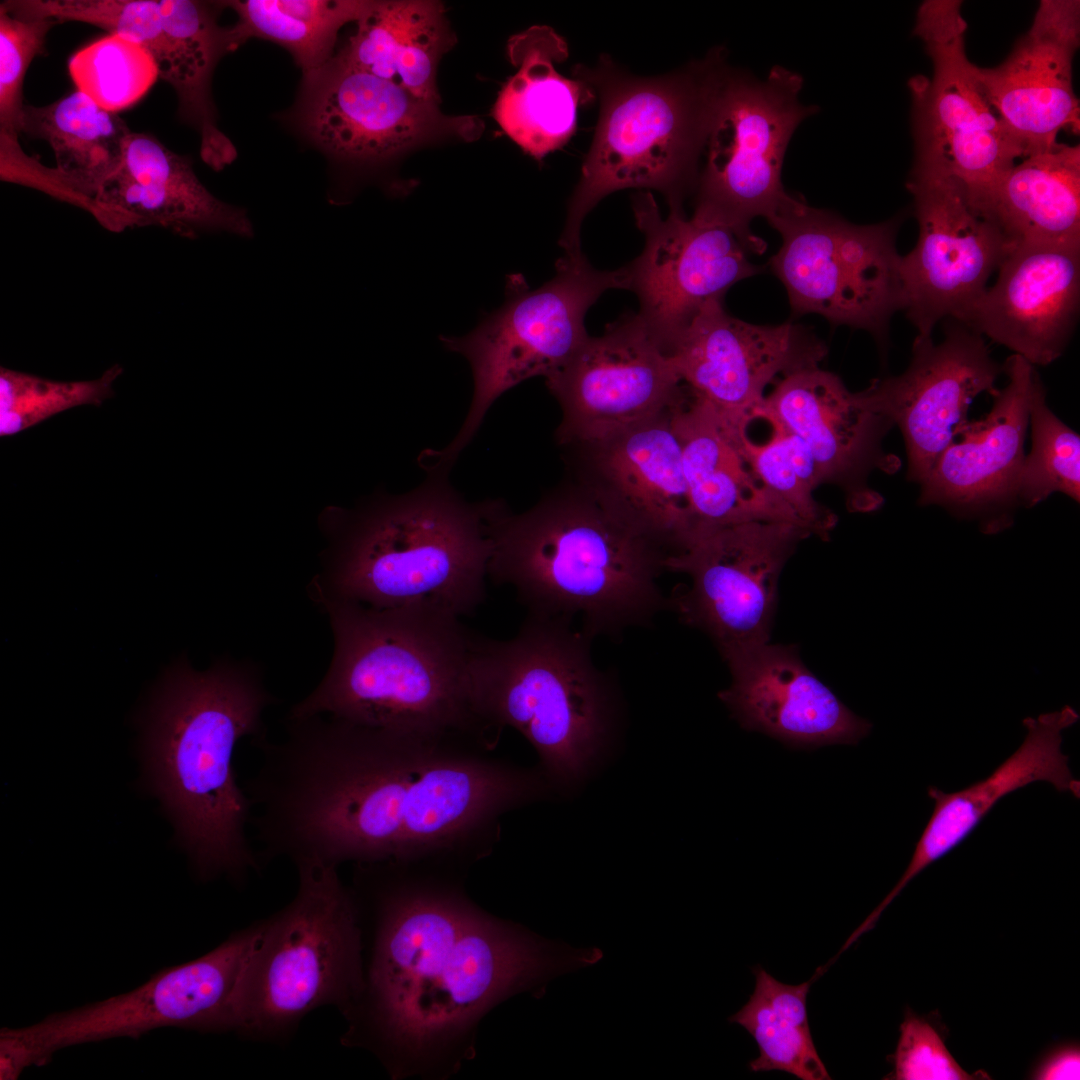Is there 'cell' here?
<instances>
[{
	"label": "cell",
	"instance_id": "1",
	"mask_svg": "<svg viewBox=\"0 0 1080 1080\" xmlns=\"http://www.w3.org/2000/svg\"><path fill=\"white\" fill-rule=\"evenodd\" d=\"M467 733L401 732L328 715L286 718L254 745L243 788L266 863L391 862L486 853L500 817L546 794L544 775L489 753Z\"/></svg>",
	"mask_w": 1080,
	"mask_h": 1080
},
{
	"label": "cell",
	"instance_id": "2",
	"mask_svg": "<svg viewBox=\"0 0 1080 1080\" xmlns=\"http://www.w3.org/2000/svg\"><path fill=\"white\" fill-rule=\"evenodd\" d=\"M357 866L351 890L376 928L342 1042L371 1048L394 1076L445 1053L499 1001L602 958L491 917L457 890L413 883L396 863Z\"/></svg>",
	"mask_w": 1080,
	"mask_h": 1080
},
{
	"label": "cell",
	"instance_id": "3",
	"mask_svg": "<svg viewBox=\"0 0 1080 1080\" xmlns=\"http://www.w3.org/2000/svg\"><path fill=\"white\" fill-rule=\"evenodd\" d=\"M274 702L258 666L229 659L198 671L183 656L157 688L144 744L150 785L201 880L242 884L265 865L248 838L254 808L233 762L241 739L266 734Z\"/></svg>",
	"mask_w": 1080,
	"mask_h": 1080
},
{
	"label": "cell",
	"instance_id": "4",
	"mask_svg": "<svg viewBox=\"0 0 1080 1080\" xmlns=\"http://www.w3.org/2000/svg\"><path fill=\"white\" fill-rule=\"evenodd\" d=\"M488 577L512 586L528 614L581 620V632L619 636L670 606L657 579L668 551L581 484L520 514L497 503Z\"/></svg>",
	"mask_w": 1080,
	"mask_h": 1080
},
{
	"label": "cell",
	"instance_id": "5",
	"mask_svg": "<svg viewBox=\"0 0 1080 1080\" xmlns=\"http://www.w3.org/2000/svg\"><path fill=\"white\" fill-rule=\"evenodd\" d=\"M432 470L420 487L324 521L329 546L310 584L319 606L415 609L457 618L486 597L495 502L470 504Z\"/></svg>",
	"mask_w": 1080,
	"mask_h": 1080
},
{
	"label": "cell",
	"instance_id": "6",
	"mask_svg": "<svg viewBox=\"0 0 1080 1080\" xmlns=\"http://www.w3.org/2000/svg\"><path fill=\"white\" fill-rule=\"evenodd\" d=\"M320 608L333 633L332 660L288 717L328 715L394 731L486 739L496 733L474 707L471 673L479 635L460 618L344 602Z\"/></svg>",
	"mask_w": 1080,
	"mask_h": 1080
},
{
	"label": "cell",
	"instance_id": "7",
	"mask_svg": "<svg viewBox=\"0 0 1080 1080\" xmlns=\"http://www.w3.org/2000/svg\"><path fill=\"white\" fill-rule=\"evenodd\" d=\"M730 68L722 47L700 60L658 77H638L603 55L592 68H574L600 99L591 147L569 200L559 244L581 252L587 214L605 196L627 189H653L669 210H683L696 187L716 100Z\"/></svg>",
	"mask_w": 1080,
	"mask_h": 1080
},
{
	"label": "cell",
	"instance_id": "8",
	"mask_svg": "<svg viewBox=\"0 0 1080 1080\" xmlns=\"http://www.w3.org/2000/svg\"><path fill=\"white\" fill-rule=\"evenodd\" d=\"M590 641L568 621L528 614L510 639L479 636L472 664L479 717L497 732L519 731L561 788L583 777L612 724V685Z\"/></svg>",
	"mask_w": 1080,
	"mask_h": 1080
},
{
	"label": "cell",
	"instance_id": "9",
	"mask_svg": "<svg viewBox=\"0 0 1080 1080\" xmlns=\"http://www.w3.org/2000/svg\"><path fill=\"white\" fill-rule=\"evenodd\" d=\"M297 891L262 929L238 981L232 1031L245 1039L285 1041L313 1010L344 1016L364 988L360 911L337 868L299 863Z\"/></svg>",
	"mask_w": 1080,
	"mask_h": 1080
},
{
	"label": "cell",
	"instance_id": "10",
	"mask_svg": "<svg viewBox=\"0 0 1080 1080\" xmlns=\"http://www.w3.org/2000/svg\"><path fill=\"white\" fill-rule=\"evenodd\" d=\"M628 284L626 266L599 270L582 252L564 253L552 279L530 289L522 276H509L499 308L464 336H440L446 349L468 360L474 393L458 434L446 448L429 456L433 463L447 468L503 393L529 378H548L561 369L588 337L584 320L589 308L607 290H628Z\"/></svg>",
	"mask_w": 1080,
	"mask_h": 1080
},
{
	"label": "cell",
	"instance_id": "11",
	"mask_svg": "<svg viewBox=\"0 0 1080 1080\" xmlns=\"http://www.w3.org/2000/svg\"><path fill=\"white\" fill-rule=\"evenodd\" d=\"M802 87V76L782 66L762 80L730 66L716 100L692 216L729 228L752 253L766 244L750 223L768 219L788 196L781 181L788 144L819 110L800 102Z\"/></svg>",
	"mask_w": 1080,
	"mask_h": 1080
},
{
	"label": "cell",
	"instance_id": "12",
	"mask_svg": "<svg viewBox=\"0 0 1080 1080\" xmlns=\"http://www.w3.org/2000/svg\"><path fill=\"white\" fill-rule=\"evenodd\" d=\"M767 221L781 236L770 267L792 311L883 339L901 310L898 221L857 225L790 194Z\"/></svg>",
	"mask_w": 1080,
	"mask_h": 1080
},
{
	"label": "cell",
	"instance_id": "13",
	"mask_svg": "<svg viewBox=\"0 0 1080 1080\" xmlns=\"http://www.w3.org/2000/svg\"><path fill=\"white\" fill-rule=\"evenodd\" d=\"M961 1L927 0L918 8L913 33L929 55L932 77L909 80L915 141L913 167L956 178L971 204L985 212L997 187L1024 157L989 104L977 67L965 50Z\"/></svg>",
	"mask_w": 1080,
	"mask_h": 1080
},
{
	"label": "cell",
	"instance_id": "14",
	"mask_svg": "<svg viewBox=\"0 0 1080 1080\" xmlns=\"http://www.w3.org/2000/svg\"><path fill=\"white\" fill-rule=\"evenodd\" d=\"M808 537L794 525L765 521L697 530L664 561L665 570L691 579L670 606L721 654L769 642L781 571Z\"/></svg>",
	"mask_w": 1080,
	"mask_h": 1080
},
{
	"label": "cell",
	"instance_id": "15",
	"mask_svg": "<svg viewBox=\"0 0 1080 1080\" xmlns=\"http://www.w3.org/2000/svg\"><path fill=\"white\" fill-rule=\"evenodd\" d=\"M292 116L316 147L356 164L383 163L446 139L475 141L484 130L479 117L447 115L439 104L360 70L338 54L303 74Z\"/></svg>",
	"mask_w": 1080,
	"mask_h": 1080
},
{
	"label": "cell",
	"instance_id": "16",
	"mask_svg": "<svg viewBox=\"0 0 1080 1080\" xmlns=\"http://www.w3.org/2000/svg\"><path fill=\"white\" fill-rule=\"evenodd\" d=\"M907 189L919 234L914 248L899 258L901 310L917 337L928 338L944 318L966 323L1009 245L951 175L913 167Z\"/></svg>",
	"mask_w": 1080,
	"mask_h": 1080
},
{
	"label": "cell",
	"instance_id": "17",
	"mask_svg": "<svg viewBox=\"0 0 1080 1080\" xmlns=\"http://www.w3.org/2000/svg\"><path fill=\"white\" fill-rule=\"evenodd\" d=\"M261 929L262 922H255L205 955L166 968L128 993L51 1014L28 1030L46 1061L67 1046L136 1038L161 1027L232 1031L235 990Z\"/></svg>",
	"mask_w": 1080,
	"mask_h": 1080
},
{
	"label": "cell",
	"instance_id": "18",
	"mask_svg": "<svg viewBox=\"0 0 1080 1080\" xmlns=\"http://www.w3.org/2000/svg\"><path fill=\"white\" fill-rule=\"evenodd\" d=\"M546 385L562 410L560 443L597 442L674 405L682 382L669 352L638 313L586 340Z\"/></svg>",
	"mask_w": 1080,
	"mask_h": 1080
},
{
	"label": "cell",
	"instance_id": "19",
	"mask_svg": "<svg viewBox=\"0 0 1080 1080\" xmlns=\"http://www.w3.org/2000/svg\"><path fill=\"white\" fill-rule=\"evenodd\" d=\"M632 207L645 245L626 265L628 290L638 297V315L669 352L707 303L722 300L730 287L760 268L727 227L686 218L683 210H669L663 218L649 191L636 193Z\"/></svg>",
	"mask_w": 1080,
	"mask_h": 1080
},
{
	"label": "cell",
	"instance_id": "20",
	"mask_svg": "<svg viewBox=\"0 0 1080 1080\" xmlns=\"http://www.w3.org/2000/svg\"><path fill=\"white\" fill-rule=\"evenodd\" d=\"M669 354L689 390L708 402L730 429L747 432L765 388L779 375L819 366L827 348L799 324H752L728 314L722 300H713L678 336Z\"/></svg>",
	"mask_w": 1080,
	"mask_h": 1080
},
{
	"label": "cell",
	"instance_id": "21",
	"mask_svg": "<svg viewBox=\"0 0 1080 1080\" xmlns=\"http://www.w3.org/2000/svg\"><path fill=\"white\" fill-rule=\"evenodd\" d=\"M944 339L915 338L907 369L875 379L858 392L864 404L899 427L907 454V479L919 485L929 475L956 428L967 421L972 401L992 397L1003 372L982 335L957 322Z\"/></svg>",
	"mask_w": 1080,
	"mask_h": 1080
},
{
	"label": "cell",
	"instance_id": "22",
	"mask_svg": "<svg viewBox=\"0 0 1080 1080\" xmlns=\"http://www.w3.org/2000/svg\"><path fill=\"white\" fill-rule=\"evenodd\" d=\"M1002 366L1008 382L993 396L990 412L956 428L953 441L920 484V504L942 506L958 518L978 519L989 534L1010 526L1018 505L1017 484L1038 375L1016 354Z\"/></svg>",
	"mask_w": 1080,
	"mask_h": 1080
},
{
	"label": "cell",
	"instance_id": "23",
	"mask_svg": "<svg viewBox=\"0 0 1080 1080\" xmlns=\"http://www.w3.org/2000/svg\"><path fill=\"white\" fill-rule=\"evenodd\" d=\"M754 419L799 437L823 483L843 490L849 510L870 512L882 504L868 479L876 469L892 473L899 467L882 445L893 424L867 407L836 374L815 366L782 377L764 396Z\"/></svg>",
	"mask_w": 1080,
	"mask_h": 1080
},
{
	"label": "cell",
	"instance_id": "24",
	"mask_svg": "<svg viewBox=\"0 0 1080 1080\" xmlns=\"http://www.w3.org/2000/svg\"><path fill=\"white\" fill-rule=\"evenodd\" d=\"M1080 43V2L1042 0L1007 58L977 67L984 94L1024 157L1049 149L1062 130L1079 131L1072 63Z\"/></svg>",
	"mask_w": 1080,
	"mask_h": 1080
},
{
	"label": "cell",
	"instance_id": "25",
	"mask_svg": "<svg viewBox=\"0 0 1080 1080\" xmlns=\"http://www.w3.org/2000/svg\"><path fill=\"white\" fill-rule=\"evenodd\" d=\"M997 270L965 325L1034 367L1051 364L1079 315L1080 244L1013 245Z\"/></svg>",
	"mask_w": 1080,
	"mask_h": 1080
},
{
	"label": "cell",
	"instance_id": "26",
	"mask_svg": "<svg viewBox=\"0 0 1080 1080\" xmlns=\"http://www.w3.org/2000/svg\"><path fill=\"white\" fill-rule=\"evenodd\" d=\"M732 682L719 692L742 728L795 748L857 745L872 724L852 712L791 646L770 641L722 654Z\"/></svg>",
	"mask_w": 1080,
	"mask_h": 1080
},
{
	"label": "cell",
	"instance_id": "27",
	"mask_svg": "<svg viewBox=\"0 0 1080 1080\" xmlns=\"http://www.w3.org/2000/svg\"><path fill=\"white\" fill-rule=\"evenodd\" d=\"M672 406L608 438L575 446L585 465L579 484L669 554L692 529Z\"/></svg>",
	"mask_w": 1080,
	"mask_h": 1080
},
{
	"label": "cell",
	"instance_id": "28",
	"mask_svg": "<svg viewBox=\"0 0 1080 1080\" xmlns=\"http://www.w3.org/2000/svg\"><path fill=\"white\" fill-rule=\"evenodd\" d=\"M96 202L101 225L113 232L159 226L190 239L212 232L254 235L246 210L214 196L189 157L147 133L129 134L122 161L100 187Z\"/></svg>",
	"mask_w": 1080,
	"mask_h": 1080
},
{
	"label": "cell",
	"instance_id": "29",
	"mask_svg": "<svg viewBox=\"0 0 1080 1080\" xmlns=\"http://www.w3.org/2000/svg\"><path fill=\"white\" fill-rule=\"evenodd\" d=\"M1079 715L1071 706L1023 720L1027 733L1018 749L988 777L962 790L946 793L934 786L927 790L934 801L932 814L915 846L905 872L871 914L857 928L872 929L882 912L920 872L962 843L993 807L1008 794L1043 781L1059 792L1080 794V782L1061 750L1062 732L1074 725Z\"/></svg>",
	"mask_w": 1080,
	"mask_h": 1080
},
{
	"label": "cell",
	"instance_id": "30",
	"mask_svg": "<svg viewBox=\"0 0 1080 1080\" xmlns=\"http://www.w3.org/2000/svg\"><path fill=\"white\" fill-rule=\"evenodd\" d=\"M671 417L681 445L689 495L692 529L688 537L697 530L748 521L787 523L803 529L794 514L751 473L732 431L708 402L685 385L683 395L671 408Z\"/></svg>",
	"mask_w": 1080,
	"mask_h": 1080
},
{
	"label": "cell",
	"instance_id": "31",
	"mask_svg": "<svg viewBox=\"0 0 1080 1080\" xmlns=\"http://www.w3.org/2000/svg\"><path fill=\"white\" fill-rule=\"evenodd\" d=\"M567 52L566 43L548 27H533L509 44L518 70L500 91L494 118L524 152L538 160L570 139L578 107L595 98L583 80L557 72L554 63L565 59Z\"/></svg>",
	"mask_w": 1080,
	"mask_h": 1080
},
{
	"label": "cell",
	"instance_id": "32",
	"mask_svg": "<svg viewBox=\"0 0 1080 1080\" xmlns=\"http://www.w3.org/2000/svg\"><path fill=\"white\" fill-rule=\"evenodd\" d=\"M456 43L443 4L433 0L373 1L337 53L350 65L439 104L436 71Z\"/></svg>",
	"mask_w": 1080,
	"mask_h": 1080
},
{
	"label": "cell",
	"instance_id": "33",
	"mask_svg": "<svg viewBox=\"0 0 1080 1080\" xmlns=\"http://www.w3.org/2000/svg\"><path fill=\"white\" fill-rule=\"evenodd\" d=\"M985 215L1009 247L1080 244V148L1056 143L1024 157L997 187Z\"/></svg>",
	"mask_w": 1080,
	"mask_h": 1080
},
{
	"label": "cell",
	"instance_id": "34",
	"mask_svg": "<svg viewBox=\"0 0 1080 1080\" xmlns=\"http://www.w3.org/2000/svg\"><path fill=\"white\" fill-rule=\"evenodd\" d=\"M18 132L46 141L56 168L79 193L96 202L100 187L119 167L132 131L117 113L75 90L44 106L24 104Z\"/></svg>",
	"mask_w": 1080,
	"mask_h": 1080
},
{
	"label": "cell",
	"instance_id": "35",
	"mask_svg": "<svg viewBox=\"0 0 1080 1080\" xmlns=\"http://www.w3.org/2000/svg\"><path fill=\"white\" fill-rule=\"evenodd\" d=\"M238 16L230 27L234 50L250 38L274 42L291 53L303 74L317 70L334 54L337 35L371 8L367 0L219 1Z\"/></svg>",
	"mask_w": 1080,
	"mask_h": 1080
},
{
	"label": "cell",
	"instance_id": "36",
	"mask_svg": "<svg viewBox=\"0 0 1080 1080\" xmlns=\"http://www.w3.org/2000/svg\"><path fill=\"white\" fill-rule=\"evenodd\" d=\"M755 987L748 1002L729 1018L756 1041L759 1056L751 1071L779 1070L802 1080L831 1079L814 1045L806 1000L812 981L798 985L776 980L762 967L754 969Z\"/></svg>",
	"mask_w": 1080,
	"mask_h": 1080
},
{
	"label": "cell",
	"instance_id": "37",
	"mask_svg": "<svg viewBox=\"0 0 1080 1080\" xmlns=\"http://www.w3.org/2000/svg\"><path fill=\"white\" fill-rule=\"evenodd\" d=\"M771 428L770 438L762 444L752 441L747 432L734 434L739 452L754 477L794 514L800 526L811 536L827 540L837 517L813 496L823 484L815 460L795 434L779 426Z\"/></svg>",
	"mask_w": 1080,
	"mask_h": 1080
},
{
	"label": "cell",
	"instance_id": "38",
	"mask_svg": "<svg viewBox=\"0 0 1080 1080\" xmlns=\"http://www.w3.org/2000/svg\"><path fill=\"white\" fill-rule=\"evenodd\" d=\"M1031 450L1024 456L1017 484L1018 505L1032 507L1060 492L1080 498V437L1048 407L1037 375L1029 406Z\"/></svg>",
	"mask_w": 1080,
	"mask_h": 1080
},
{
	"label": "cell",
	"instance_id": "39",
	"mask_svg": "<svg viewBox=\"0 0 1080 1080\" xmlns=\"http://www.w3.org/2000/svg\"><path fill=\"white\" fill-rule=\"evenodd\" d=\"M68 72L76 90L114 113L137 103L159 77L150 52L119 34H108L76 51Z\"/></svg>",
	"mask_w": 1080,
	"mask_h": 1080
},
{
	"label": "cell",
	"instance_id": "40",
	"mask_svg": "<svg viewBox=\"0 0 1080 1080\" xmlns=\"http://www.w3.org/2000/svg\"><path fill=\"white\" fill-rule=\"evenodd\" d=\"M123 373L115 364L99 378L55 381L0 368V436H13L63 411L99 406L114 396L113 384Z\"/></svg>",
	"mask_w": 1080,
	"mask_h": 1080
},
{
	"label": "cell",
	"instance_id": "41",
	"mask_svg": "<svg viewBox=\"0 0 1080 1080\" xmlns=\"http://www.w3.org/2000/svg\"><path fill=\"white\" fill-rule=\"evenodd\" d=\"M58 23L18 17L0 6V131L19 135L26 72L33 59L46 52L47 34Z\"/></svg>",
	"mask_w": 1080,
	"mask_h": 1080
},
{
	"label": "cell",
	"instance_id": "42",
	"mask_svg": "<svg viewBox=\"0 0 1080 1080\" xmlns=\"http://www.w3.org/2000/svg\"><path fill=\"white\" fill-rule=\"evenodd\" d=\"M894 1071L886 1079L971 1080L987 1079L967 1073L953 1058L938 1032L912 1013L905 1014L900 1037L892 1055Z\"/></svg>",
	"mask_w": 1080,
	"mask_h": 1080
},
{
	"label": "cell",
	"instance_id": "43",
	"mask_svg": "<svg viewBox=\"0 0 1080 1080\" xmlns=\"http://www.w3.org/2000/svg\"><path fill=\"white\" fill-rule=\"evenodd\" d=\"M0 176L2 181L26 185L52 197L80 207L100 223L102 211L98 204L79 193L70 180L56 167L42 165L21 149L18 135L0 131Z\"/></svg>",
	"mask_w": 1080,
	"mask_h": 1080
},
{
	"label": "cell",
	"instance_id": "44",
	"mask_svg": "<svg viewBox=\"0 0 1080 1080\" xmlns=\"http://www.w3.org/2000/svg\"><path fill=\"white\" fill-rule=\"evenodd\" d=\"M42 1056L26 1027L0 1031V1079L15 1080L31 1065H43Z\"/></svg>",
	"mask_w": 1080,
	"mask_h": 1080
},
{
	"label": "cell",
	"instance_id": "45",
	"mask_svg": "<svg viewBox=\"0 0 1080 1080\" xmlns=\"http://www.w3.org/2000/svg\"><path fill=\"white\" fill-rule=\"evenodd\" d=\"M1079 1047L1065 1046L1051 1053L1033 1073L1034 1079L1063 1080L1080 1078Z\"/></svg>",
	"mask_w": 1080,
	"mask_h": 1080
}]
</instances>
